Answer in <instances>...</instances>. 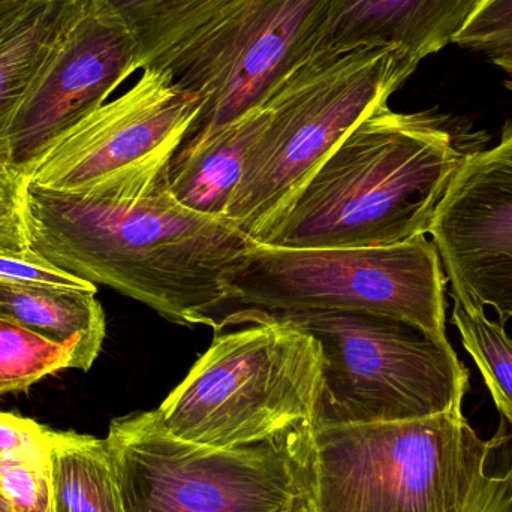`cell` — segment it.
<instances>
[{"label": "cell", "instance_id": "cell-25", "mask_svg": "<svg viewBox=\"0 0 512 512\" xmlns=\"http://www.w3.org/2000/svg\"><path fill=\"white\" fill-rule=\"evenodd\" d=\"M26 182V174L17 168L0 170V252L30 251L23 210Z\"/></svg>", "mask_w": 512, "mask_h": 512}, {"label": "cell", "instance_id": "cell-29", "mask_svg": "<svg viewBox=\"0 0 512 512\" xmlns=\"http://www.w3.org/2000/svg\"><path fill=\"white\" fill-rule=\"evenodd\" d=\"M0 512H11L8 505H6L5 499H3L2 493H0Z\"/></svg>", "mask_w": 512, "mask_h": 512}, {"label": "cell", "instance_id": "cell-12", "mask_svg": "<svg viewBox=\"0 0 512 512\" xmlns=\"http://www.w3.org/2000/svg\"><path fill=\"white\" fill-rule=\"evenodd\" d=\"M454 301L512 318V123L501 143L469 153L429 230Z\"/></svg>", "mask_w": 512, "mask_h": 512}, {"label": "cell", "instance_id": "cell-3", "mask_svg": "<svg viewBox=\"0 0 512 512\" xmlns=\"http://www.w3.org/2000/svg\"><path fill=\"white\" fill-rule=\"evenodd\" d=\"M418 63L388 47L315 48L274 87L225 219L265 245L337 144L388 104Z\"/></svg>", "mask_w": 512, "mask_h": 512}, {"label": "cell", "instance_id": "cell-8", "mask_svg": "<svg viewBox=\"0 0 512 512\" xmlns=\"http://www.w3.org/2000/svg\"><path fill=\"white\" fill-rule=\"evenodd\" d=\"M312 435L212 448L168 432L156 409L111 421L105 441L125 512H310Z\"/></svg>", "mask_w": 512, "mask_h": 512}, {"label": "cell", "instance_id": "cell-14", "mask_svg": "<svg viewBox=\"0 0 512 512\" xmlns=\"http://www.w3.org/2000/svg\"><path fill=\"white\" fill-rule=\"evenodd\" d=\"M268 119L270 111L261 105L195 149L176 153L168 168L165 189L186 209L225 219L246 158Z\"/></svg>", "mask_w": 512, "mask_h": 512}, {"label": "cell", "instance_id": "cell-22", "mask_svg": "<svg viewBox=\"0 0 512 512\" xmlns=\"http://www.w3.org/2000/svg\"><path fill=\"white\" fill-rule=\"evenodd\" d=\"M498 444L463 512H512V429L501 420Z\"/></svg>", "mask_w": 512, "mask_h": 512}, {"label": "cell", "instance_id": "cell-7", "mask_svg": "<svg viewBox=\"0 0 512 512\" xmlns=\"http://www.w3.org/2000/svg\"><path fill=\"white\" fill-rule=\"evenodd\" d=\"M447 276L426 236L379 248L289 249L252 243L222 276L225 303L213 318L234 312L358 310L408 319L445 333Z\"/></svg>", "mask_w": 512, "mask_h": 512}, {"label": "cell", "instance_id": "cell-9", "mask_svg": "<svg viewBox=\"0 0 512 512\" xmlns=\"http://www.w3.org/2000/svg\"><path fill=\"white\" fill-rule=\"evenodd\" d=\"M201 105L168 72L144 69L131 89L59 135L27 168V183L96 200L155 194Z\"/></svg>", "mask_w": 512, "mask_h": 512}, {"label": "cell", "instance_id": "cell-15", "mask_svg": "<svg viewBox=\"0 0 512 512\" xmlns=\"http://www.w3.org/2000/svg\"><path fill=\"white\" fill-rule=\"evenodd\" d=\"M137 39L138 71L170 66L248 0H104Z\"/></svg>", "mask_w": 512, "mask_h": 512}, {"label": "cell", "instance_id": "cell-23", "mask_svg": "<svg viewBox=\"0 0 512 512\" xmlns=\"http://www.w3.org/2000/svg\"><path fill=\"white\" fill-rule=\"evenodd\" d=\"M0 285L98 291L93 283L54 267L32 249L24 254L0 252Z\"/></svg>", "mask_w": 512, "mask_h": 512}, {"label": "cell", "instance_id": "cell-4", "mask_svg": "<svg viewBox=\"0 0 512 512\" xmlns=\"http://www.w3.org/2000/svg\"><path fill=\"white\" fill-rule=\"evenodd\" d=\"M258 322L292 325L321 345L315 429L462 411L468 367L447 336L415 322L358 310H282L230 313L219 330Z\"/></svg>", "mask_w": 512, "mask_h": 512}, {"label": "cell", "instance_id": "cell-28", "mask_svg": "<svg viewBox=\"0 0 512 512\" xmlns=\"http://www.w3.org/2000/svg\"><path fill=\"white\" fill-rule=\"evenodd\" d=\"M487 56H489L490 60H492L493 63H496L499 68H502L507 72L508 80L507 83H505V86L512 90V42L487 51Z\"/></svg>", "mask_w": 512, "mask_h": 512}, {"label": "cell", "instance_id": "cell-27", "mask_svg": "<svg viewBox=\"0 0 512 512\" xmlns=\"http://www.w3.org/2000/svg\"><path fill=\"white\" fill-rule=\"evenodd\" d=\"M36 0H0V35L5 33Z\"/></svg>", "mask_w": 512, "mask_h": 512}, {"label": "cell", "instance_id": "cell-17", "mask_svg": "<svg viewBox=\"0 0 512 512\" xmlns=\"http://www.w3.org/2000/svg\"><path fill=\"white\" fill-rule=\"evenodd\" d=\"M48 459L53 512H125L105 439L54 432Z\"/></svg>", "mask_w": 512, "mask_h": 512}, {"label": "cell", "instance_id": "cell-20", "mask_svg": "<svg viewBox=\"0 0 512 512\" xmlns=\"http://www.w3.org/2000/svg\"><path fill=\"white\" fill-rule=\"evenodd\" d=\"M454 303L453 322L463 346L483 375L501 417L512 429V337L502 322L487 318L484 310Z\"/></svg>", "mask_w": 512, "mask_h": 512}, {"label": "cell", "instance_id": "cell-1", "mask_svg": "<svg viewBox=\"0 0 512 512\" xmlns=\"http://www.w3.org/2000/svg\"><path fill=\"white\" fill-rule=\"evenodd\" d=\"M30 249L54 267L134 298L180 325H210L222 276L252 245L224 218L200 215L162 186L140 200H96L26 182Z\"/></svg>", "mask_w": 512, "mask_h": 512}, {"label": "cell", "instance_id": "cell-18", "mask_svg": "<svg viewBox=\"0 0 512 512\" xmlns=\"http://www.w3.org/2000/svg\"><path fill=\"white\" fill-rule=\"evenodd\" d=\"M72 2L36 0L0 35V170L12 167V117Z\"/></svg>", "mask_w": 512, "mask_h": 512}, {"label": "cell", "instance_id": "cell-2", "mask_svg": "<svg viewBox=\"0 0 512 512\" xmlns=\"http://www.w3.org/2000/svg\"><path fill=\"white\" fill-rule=\"evenodd\" d=\"M465 158L438 117L381 105L322 162L265 245L379 248L426 236Z\"/></svg>", "mask_w": 512, "mask_h": 512}, {"label": "cell", "instance_id": "cell-26", "mask_svg": "<svg viewBox=\"0 0 512 512\" xmlns=\"http://www.w3.org/2000/svg\"><path fill=\"white\" fill-rule=\"evenodd\" d=\"M53 433L30 418L0 412V460L17 451L48 447Z\"/></svg>", "mask_w": 512, "mask_h": 512}, {"label": "cell", "instance_id": "cell-10", "mask_svg": "<svg viewBox=\"0 0 512 512\" xmlns=\"http://www.w3.org/2000/svg\"><path fill=\"white\" fill-rule=\"evenodd\" d=\"M337 0H248L168 69L203 99L177 153L188 152L261 107L318 45Z\"/></svg>", "mask_w": 512, "mask_h": 512}, {"label": "cell", "instance_id": "cell-11", "mask_svg": "<svg viewBox=\"0 0 512 512\" xmlns=\"http://www.w3.org/2000/svg\"><path fill=\"white\" fill-rule=\"evenodd\" d=\"M138 71L137 39L104 0H74L9 126L11 165L36 158Z\"/></svg>", "mask_w": 512, "mask_h": 512}, {"label": "cell", "instance_id": "cell-16", "mask_svg": "<svg viewBox=\"0 0 512 512\" xmlns=\"http://www.w3.org/2000/svg\"><path fill=\"white\" fill-rule=\"evenodd\" d=\"M98 291L0 285V318L80 349L87 370L101 354L107 321Z\"/></svg>", "mask_w": 512, "mask_h": 512}, {"label": "cell", "instance_id": "cell-6", "mask_svg": "<svg viewBox=\"0 0 512 512\" xmlns=\"http://www.w3.org/2000/svg\"><path fill=\"white\" fill-rule=\"evenodd\" d=\"M498 439H481L463 411L318 427L310 512H463Z\"/></svg>", "mask_w": 512, "mask_h": 512}, {"label": "cell", "instance_id": "cell-13", "mask_svg": "<svg viewBox=\"0 0 512 512\" xmlns=\"http://www.w3.org/2000/svg\"><path fill=\"white\" fill-rule=\"evenodd\" d=\"M480 2L337 0L315 48H396L420 65L454 42Z\"/></svg>", "mask_w": 512, "mask_h": 512}, {"label": "cell", "instance_id": "cell-21", "mask_svg": "<svg viewBox=\"0 0 512 512\" xmlns=\"http://www.w3.org/2000/svg\"><path fill=\"white\" fill-rule=\"evenodd\" d=\"M48 447L17 451L0 460V493L11 512H53Z\"/></svg>", "mask_w": 512, "mask_h": 512}, {"label": "cell", "instance_id": "cell-19", "mask_svg": "<svg viewBox=\"0 0 512 512\" xmlns=\"http://www.w3.org/2000/svg\"><path fill=\"white\" fill-rule=\"evenodd\" d=\"M86 372L80 349L39 336L0 318V396L21 393L63 370Z\"/></svg>", "mask_w": 512, "mask_h": 512}, {"label": "cell", "instance_id": "cell-5", "mask_svg": "<svg viewBox=\"0 0 512 512\" xmlns=\"http://www.w3.org/2000/svg\"><path fill=\"white\" fill-rule=\"evenodd\" d=\"M321 345L282 322L216 334L159 406L168 432L212 448L274 444L312 435L321 396Z\"/></svg>", "mask_w": 512, "mask_h": 512}, {"label": "cell", "instance_id": "cell-24", "mask_svg": "<svg viewBox=\"0 0 512 512\" xmlns=\"http://www.w3.org/2000/svg\"><path fill=\"white\" fill-rule=\"evenodd\" d=\"M512 42V0H481L454 39L460 47L487 53Z\"/></svg>", "mask_w": 512, "mask_h": 512}]
</instances>
